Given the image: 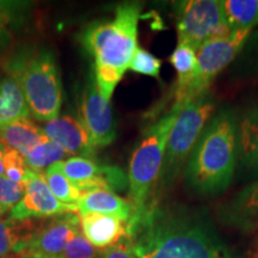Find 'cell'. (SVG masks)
Instances as JSON below:
<instances>
[{"label": "cell", "instance_id": "8", "mask_svg": "<svg viewBox=\"0 0 258 258\" xmlns=\"http://www.w3.org/2000/svg\"><path fill=\"white\" fill-rule=\"evenodd\" d=\"M250 34V29H237L226 36L209 40L199 48L196 51L198 70L186 92L188 104L209 91L213 80L240 53Z\"/></svg>", "mask_w": 258, "mask_h": 258}, {"label": "cell", "instance_id": "12", "mask_svg": "<svg viewBox=\"0 0 258 258\" xmlns=\"http://www.w3.org/2000/svg\"><path fill=\"white\" fill-rule=\"evenodd\" d=\"M42 131L50 141L60 146L67 154L89 159L95 156L96 150L82 118L72 115L57 116L47 122Z\"/></svg>", "mask_w": 258, "mask_h": 258}, {"label": "cell", "instance_id": "2", "mask_svg": "<svg viewBox=\"0 0 258 258\" xmlns=\"http://www.w3.org/2000/svg\"><path fill=\"white\" fill-rule=\"evenodd\" d=\"M238 161V120L231 109L219 110L203 129L184 169L185 184L200 196L224 192Z\"/></svg>", "mask_w": 258, "mask_h": 258}, {"label": "cell", "instance_id": "22", "mask_svg": "<svg viewBox=\"0 0 258 258\" xmlns=\"http://www.w3.org/2000/svg\"><path fill=\"white\" fill-rule=\"evenodd\" d=\"M61 163L62 161H59V163L53 164L48 167L43 173L44 179H46L50 191L60 202L69 206H77V202L79 201L82 192L64 175L62 167H61Z\"/></svg>", "mask_w": 258, "mask_h": 258}, {"label": "cell", "instance_id": "27", "mask_svg": "<svg viewBox=\"0 0 258 258\" xmlns=\"http://www.w3.org/2000/svg\"><path fill=\"white\" fill-rule=\"evenodd\" d=\"M161 69V61L151 54L150 51L139 48L135 50L133 59L129 64V70L135 73L144 74V76L159 78Z\"/></svg>", "mask_w": 258, "mask_h": 258}, {"label": "cell", "instance_id": "24", "mask_svg": "<svg viewBox=\"0 0 258 258\" xmlns=\"http://www.w3.org/2000/svg\"><path fill=\"white\" fill-rule=\"evenodd\" d=\"M31 3L27 0H0V28H17L27 21Z\"/></svg>", "mask_w": 258, "mask_h": 258}, {"label": "cell", "instance_id": "23", "mask_svg": "<svg viewBox=\"0 0 258 258\" xmlns=\"http://www.w3.org/2000/svg\"><path fill=\"white\" fill-rule=\"evenodd\" d=\"M67 156L69 154L64 152L62 148L47 138L46 140L29 151L24 156V159L29 170L37 173H44V169L47 170L53 164L63 161L64 157Z\"/></svg>", "mask_w": 258, "mask_h": 258}, {"label": "cell", "instance_id": "13", "mask_svg": "<svg viewBox=\"0 0 258 258\" xmlns=\"http://www.w3.org/2000/svg\"><path fill=\"white\" fill-rule=\"evenodd\" d=\"M219 217L225 224L238 230L245 232L256 230L258 227V179L225 202L219 211Z\"/></svg>", "mask_w": 258, "mask_h": 258}, {"label": "cell", "instance_id": "30", "mask_svg": "<svg viewBox=\"0 0 258 258\" xmlns=\"http://www.w3.org/2000/svg\"><path fill=\"white\" fill-rule=\"evenodd\" d=\"M12 42H14V37L9 29L0 28V59L8 53L10 47L12 46Z\"/></svg>", "mask_w": 258, "mask_h": 258}, {"label": "cell", "instance_id": "17", "mask_svg": "<svg viewBox=\"0 0 258 258\" xmlns=\"http://www.w3.org/2000/svg\"><path fill=\"white\" fill-rule=\"evenodd\" d=\"M46 139L42 128L29 118H19L0 127V143L5 147L18 151L23 156Z\"/></svg>", "mask_w": 258, "mask_h": 258}, {"label": "cell", "instance_id": "16", "mask_svg": "<svg viewBox=\"0 0 258 258\" xmlns=\"http://www.w3.org/2000/svg\"><path fill=\"white\" fill-rule=\"evenodd\" d=\"M238 159L246 175L258 179V106L238 123Z\"/></svg>", "mask_w": 258, "mask_h": 258}, {"label": "cell", "instance_id": "6", "mask_svg": "<svg viewBox=\"0 0 258 258\" xmlns=\"http://www.w3.org/2000/svg\"><path fill=\"white\" fill-rule=\"evenodd\" d=\"M214 111L215 102L209 91L202 93L180 111L167 139L158 195L170 189L178 179Z\"/></svg>", "mask_w": 258, "mask_h": 258}, {"label": "cell", "instance_id": "19", "mask_svg": "<svg viewBox=\"0 0 258 258\" xmlns=\"http://www.w3.org/2000/svg\"><path fill=\"white\" fill-rule=\"evenodd\" d=\"M36 230L37 226L31 220L18 221L0 217V257L21 254Z\"/></svg>", "mask_w": 258, "mask_h": 258}, {"label": "cell", "instance_id": "10", "mask_svg": "<svg viewBox=\"0 0 258 258\" xmlns=\"http://www.w3.org/2000/svg\"><path fill=\"white\" fill-rule=\"evenodd\" d=\"M24 184L23 199L10 213V219L12 220H31L78 212L77 206L64 205L53 195L44 179L43 173H37L30 170Z\"/></svg>", "mask_w": 258, "mask_h": 258}, {"label": "cell", "instance_id": "5", "mask_svg": "<svg viewBox=\"0 0 258 258\" xmlns=\"http://www.w3.org/2000/svg\"><path fill=\"white\" fill-rule=\"evenodd\" d=\"M6 72L21 85L35 120L56 118L62 105V82L54 53L49 49L25 50L6 63Z\"/></svg>", "mask_w": 258, "mask_h": 258}, {"label": "cell", "instance_id": "9", "mask_svg": "<svg viewBox=\"0 0 258 258\" xmlns=\"http://www.w3.org/2000/svg\"><path fill=\"white\" fill-rule=\"evenodd\" d=\"M82 121L88 129L93 147L102 148L114 143L116 123L110 102L103 98L97 88L95 74L89 77L80 102Z\"/></svg>", "mask_w": 258, "mask_h": 258}, {"label": "cell", "instance_id": "31", "mask_svg": "<svg viewBox=\"0 0 258 258\" xmlns=\"http://www.w3.org/2000/svg\"><path fill=\"white\" fill-rule=\"evenodd\" d=\"M6 148L4 145L0 143V177L4 176V156H5V151Z\"/></svg>", "mask_w": 258, "mask_h": 258}, {"label": "cell", "instance_id": "7", "mask_svg": "<svg viewBox=\"0 0 258 258\" xmlns=\"http://www.w3.org/2000/svg\"><path fill=\"white\" fill-rule=\"evenodd\" d=\"M178 42L196 50L213 38L231 34L225 16L224 2L219 0H184L175 4Z\"/></svg>", "mask_w": 258, "mask_h": 258}, {"label": "cell", "instance_id": "14", "mask_svg": "<svg viewBox=\"0 0 258 258\" xmlns=\"http://www.w3.org/2000/svg\"><path fill=\"white\" fill-rule=\"evenodd\" d=\"M80 230L97 249H108L127 237L123 222L110 215L88 213L80 215Z\"/></svg>", "mask_w": 258, "mask_h": 258}, {"label": "cell", "instance_id": "26", "mask_svg": "<svg viewBox=\"0 0 258 258\" xmlns=\"http://www.w3.org/2000/svg\"><path fill=\"white\" fill-rule=\"evenodd\" d=\"M30 172L24 156L18 151L6 148L4 156V176L15 183H25Z\"/></svg>", "mask_w": 258, "mask_h": 258}, {"label": "cell", "instance_id": "11", "mask_svg": "<svg viewBox=\"0 0 258 258\" xmlns=\"http://www.w3.org/2000/svg\"><path fill=\"white\" fill-rule=\"evenodd\" d=\"M79 231L80 218L77 213H66L53 217L47 224L37 227L25 244L22 253L62 258L66 245Z\"/></svg>", "mask_w": 258, "mask_h": 258}, {"label": "cell", "instance_id": "4", "mask_svg": "<svg viewBox=\"0 0 258 258\" xmlns=\"http://www.w3.org/2000/svg\"><path fill=\"white\" fill-rule=\"evenodd\" d=\"M182 110L179 106L172 105L169 112L144 132L140 143L135 147L128 170L129 201L133 205L134 212L128 222L138 220L158 205V186L167 139Z\"/></svg>", "mask_w": 258, "mask_h": 258}, {"label": "cell", "instance_id": "25", "mask_svg": "<svg viewBox=\"0 0 258 258\" xmlns=\"http://www.w3.org/2000/svg\"><path fill=\"white\" fill-rule=\"evenodd\" d=\"M25 191L24 183H15L8 177H0V217L11 213L23 199Z\"/></svg>", "mask_w": 258, "mask_h": 258}, {"label": "cell", "instance_id": "18", "mask_svg": "<svg viewBox=\"0 0 258 258\" xmlns=\"http://www.w3.org/2000/svg\"><path fill=\"white\" fill-rule=\"evenodd\" d=\"M29 111L21 85L11 76L0 78V127L19 118H29Z\"/></svg>", "mask_w": 258, "mask_h": 258}, {"label": "cell", "instance_id": "20", "mask_svg": "<svg viewBox=\"0 0 258 258\" xmlns=\"http://www.w3.org/2000/svg\"><path fill=\"white\" fill-rule=\"evenodd\" d=\"M225 16L232 30L250 29L258 24V0L224 2Z\"/></svg>", "mask_w": 258, "mask_h": 258}, {"label": "cell", "instance_id": "29", "mask_svg": "<svg viewBox=\"0 0 258 258\" xmlns=\"http://www.w3.org/2000/svg\"><path fill=\"white\" fill-rule=\"evenodd\" d=\"M99 258H137L125 243H118L114 246L101 251Z\"/></svg>", "mask_w": 258, "mask_h": 258}, {"label": "cell", "instance_id": "1", "mask_svg": "<svg viewBox=\"0 0 258 258\" xmlns=\"http://www.w3.org/2000/svg\"><path fill=\"white\" fill-rule=\"evenodd\" d=\"M125 228L137 258H233L209 218L184 206L157 205Z\"/></svg>", "mask_w": 258, "mask_h": 258}, {"label": "cell", "instance_id": "15", "mask_svg": "<svg viewBox=\"0 0 258 258\" xmlns=\"http://www.w3.org/2000/svg\"><path fill=\"white\" fill-rule=\"evenodd\" d=\"M77 208L80 215L88 213L110 215L125 224L131 220L134 212L133 205L129 200L122 199L115 192L106 190H95L83 194L77 202Z\"/></svg>", "mask_w": 258, "mask_h": 258}, {"label": "cell", "instance_id": "21", "mask_svg": "<svg viewBox=\"0 0 258 258\" xmlns=\"http://www.w3.org/2000/svg\"><path fill=\"white\" fill-rule=\"evenodd\" d=\"M61 167L79 191L92 179L102 176L104 171V165H99L95 160L83 157H71L61 163Z\"/></svg>", "mask_w": 258, "mask_h": 258}, {"label": "cell", "instance_id": "3", "mask_svg": "<svg viewBox=\"0 0 258 258\" xmlns=\"http://www.w3.org/2000/svg\"><path fill=\"white\" fill-rule=\"evenodd\" d=\"M140 15V4L124 3L116 8L112 21L95 22L82 34L84 47L95 60L97 88L109 102L138 49Z\"/></svg>", "mask_w": 258, "mask_h": 258}, {"label": "cell", "instance_id": "32", "mask_svg": "<svg viewBox=\"0 0 258 258\" xmlns=\"http://www.w3.org/2000/svg\"><path fill=\"white\" fill-rule=\"evenodd\" d=\"M18 258H56V257H41V256H36V254L22 253V254H18Z\"/></svg>", "mask_w": 258, "mask_h": 258}, {"label": "cell", "instance_id": "28", "mask_svg": "<svg viewBox=\"0 0 258 258\" xmlns=\"http://www.w3.org/2000/svg\"><path fill=\"white\" fill-rule=\"evenodd\" d=\"M99 256L101 252L96 250L80 230L66 245L62 258H99Z\"/></svg>", "mask_w": 258, "mask_h": 258}]
</instances>
